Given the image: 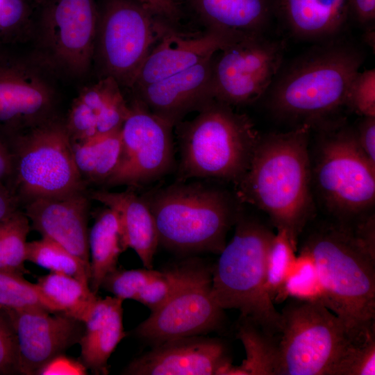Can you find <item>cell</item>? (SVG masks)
Here are the masks:
<instances>
[{"instance_id": "6da1fadb", "label": "cell", "mask_w": 375, "mask_h": 375, "mask_svg": "<svg viewBox=\"0 0 375 375\" xmlns=\"http://www.w3.org/2000/svg\"><path fill=\"white\" fill-rule=\"evenodd\" d=\"M365 58L358 44L340 35L317 42L282 65L264 94L267 109L294 127L319 128L334 122Z\"/></svg>"}, {"instance_id": "7a4b0ae2", "label": "cell", "mask_w": 375, "mask_h": 375, "mask_svg": "<svg viewBox=\"0 0 375 375\" xmlns=\"http://www.w3.org/2000/svg\"><path fill=\"white\" fill-rule=\"evenodd\" d=\"M311 127L260 136L249 169L235 184L240 203L264 211L297 245L315 212L308 144Z\"/></svg>"}, {"instance_id": "3957f363", "label": "cell", "mask_w": 375, "mask_h": 375, "mask_svg": "<svg viewBox=\"0 0 375 375\" xmlns=\"http://www.w3.org/2000/svg\"><path fill=\"white\" fill-rule=\"evenodd\" d=\"M303 249L312 257L323 304L358 342L374 330L375 257L347 222L326 224L311 233Z\"/></svg>"}, {"instance_id": "277c9868", "label": "cell", "mask_w": 375, "mask_h": 375, "mask_svg": "<svg viewBox=\"0 0 375 375\" xmlns=\"http://www.w3.org/2000/svg\"><path fill=\"white\" fill-rule=\"evenodd\" d=\"M142 197L154 219L159 244L181 253L219 254L241 211L235 194L206 180L177 181Z\"/></svg>"}, {"instance_id": "5b68a950", "label": "cell", "mask_w": 375, "mask_h": 375, "mask_svg": "<svg viewBox=\"0 0 375 375\" xmlns=\"http://www.w3.org/2000/svg\"><path fill=\"white\" fill-rule=\"evenodd\" d=\"M190 121L175 126L180 149L177 181L237 183L250 165L260 138L245 114L213 99Z\"/></svg>"}, {"instance_id": "8992f818", "label": "cell", "mask_w": 375, "mask_h": 375, "mask_svg": "<svg viewBox=\"0 0 375 375\" xmlns=\"http://www.w3.org/2000/svg\"><path fill=\"white\" fill-rule=\"evenodd\" d=\"M235 231L212 267V293L219 306L236 309L265 333L278 336L281 316L265 290L267 251L274 235L260 222L241 211Z\"/></svg>"}, {"instance_id": "52a82bcc", "label": "cell", "mask_w": 375, "mask_h": 375, "mask_svg": "<svg viewBox=\"0 0 375 375\" xmlns=\"http://www.w3.org/2000/svg\"><path fill=\"white\" fill-rule=\"evenodd\" d=\"M11 192L19 204L84 192L65 119L57 115L12 135Z\"/></svg>"}, {"instance_id": "ba28073f", "label": "cell", "mask_w": 375, "mask_h": 375, "mask_svg": "<svg viewBox=\"0 0 375 375\" xmlns=\"http://www.w3.org/2000/svg\"><path fill=\"white\" fill-rule=\"evenodd\" d=\"M281 316L276 375H333L354 343L342 320L322 303L296 299Z\"/></svg>"}, {"instance_id": "9c48e42d", "label": "cell", "mask_w": 375, "mask_h": 375, "mask_svg": "<svg viewBox=\"0 0 375 375\" xmlns=\"http://www.w3.org/2000/svg\"><path fill=\"white\" fill-rule=\"evenodd\" d=\"M171 23L138 0H106L98 10L93 56L101 77L131 88Z\"/></svg>"}, {"instance_id": "30bf717a", "label": "cell", "mask_w": 375, "mask_h": 375, "mask_svg": "<svg viewBox=\"0 0 375 375\" xmlns=\"http://www.w3.org/2000/svg\"><path fill=\"white\" fill-rule=\"evenodd\" d=\"M97 19L94 0H35L32 57L53 75L83 77L93 63Z\"/></svg>"}, {"instance_id": "8fae6325", "label": "cell", "mask_w": 375, "mask_h": 375, "mask_svg": "<svg viewBox=\"0 0 375 375\" xmlns=\"http://www.w3.org/2000/svg\"><path fill=\"white\" fill-rule=\"evenodd\" d=\"M322 132L314 168L317 191L327 208L348 221L363 215L375 201V165L360 149L355 129L338 121Z\"/></svg>"}, {"instance_id": "7c38bea8", "label": "cell", "mask_w": 375, "mask_h": 375, "mask_svg": "<svg viewBox=\"0 0 375 375\" xmlns=\"http://www.w3.org/2000/svg\"><path fill=\"white\" fill-rule=\"evenodd\" d=\"M284 52L283 41L265 35L228 42L212 56L214 99L234 106L264 96L283 65Z\"/></svg>"}, {"instance_id": "4fadbf2b", "label": "cell", "mask_w": 375, "mask_h": 375, "mask_svg": "<svg viewBox=\"0 0 375 375\" xmlns=\"http://www.w3.org/2000/svg\"><path fill=\"white\" fill-rule=\"evenodd\" d=\"M224 310L212 293V268L192 259L177 289L134 333L153 345L174 338L203 335L222 328Z\"/></svg>"}, {"instance_id": "5bb4252c", "label": "cell", "mask_w": 375, "mask_h": 375, "mask_svg": "<svg viewBox=\"0 0 375 375\" xmlns=\"http://www.w3.org/2000/svg\"><path fill=\"white\" fill-rule=\"evenodd\" d=\"M120 131L122 154L106 186L142 187L166 175L174 165V127L134 98Z\"/></svg>"}, {"instance_id": "9a60e30c", "label": "cell", "mask_w": 375, "mask_h": 375, "mask_svg": "<svg viewBox=\"0 0 375 375\" xmlns=\"http://www.w3.org/2000/svg\"><path fill=\"white\" fill-rule=\"evenodd\" d=\"M52 77L32 56L0 64V126L14 135L56 116Z\"/></svg>"}, {"instance_id": "2e32d148", "label": "cell", "mask_w": 375, "mask_h": 375, "mask_svg": "<svg viewBox=\"0 0 375 375\" xmlns=\"http://www.w3.org/2000/svg\"><path fill=\"white\" fill-rule=\"evenodd\" d=\"M5 310L16 333L22 374H38L53 358L79 344L84 332L83 322L62 312Z\"/></svg>"}, {"instance_id": "e0dca14e", "label": "cell", "mask_w": 375, "mask_h": 375, "mask_svg": "<svg viewBox=\"0 0 375 375\" xmlns=\"http://www.w3.org/2000/svg\"><path fill=\"white\" fill-rule=\"evenodd\" d=\"M232 363L217 338L194 335L174 338L131 361L122 371L131 375H222Z\"/></svg>"}, {"instance_id": "ac0fdd59", "label": "cell", "mask_w": 375, "mask_h": 375, "mask_svg": "<svg viewBox=\"0 0 375 375\" xmlns=\"http://www.w3.org/2000/svg\"><path fill=\"white\" fill-rule=\"evenodd\" d=\"M24 206L33 229L62 246L90 269L89 203L85 191L38 198Z\"/></svg>"}, {"instance_id": "d6986e66", "label": "cell", "mask_w": 375, "mask_h": 375, "mask_svg": "<svg viewBox=\"0 0 375 375\" xmlns=\"http://www.w3.org/2000/svg\"><path fill=\"white\" fill-rule=\"evenodd\" d=\"M212 56L169 77L133 89L134 98L175 126L187 114L199 111L214 99L211 89Z\"/></svg>"}, {"instance_id": "ffe728a7", "label": "cell", "mask_w": 375, "mask_h": 375, "mask_svg": "<svg viewBox=\"0 0 375 375\" xmlns=\"http://www.w3.org/2000/svg\"><path fill=\"white\" fill-rule=\"evenodd\" d=\"M118 82L111 76L83 88L74 99L65 124L72 142L119 132L129 112Z\"/></svg>"}, {"instance_id": "44dd1931", "label": "cell", "mask_w": 375, "mask_h": 375, "mask_svg": "<svg viewBox=\"0 0 375 375\" xmlns=\"http://www.w3.org/2000/svg\"><path fill=\"white\" fill-rule=\"evenodd\" d=\"M231 41L226 36L208 30L189 35L172 28L149 53L131 89L145 86L190 68L212 57Z\"/></svg>"}, {"instance_id": "7402d4cb", "label": "cell", "mask_w": 375, "mask_h": 375, "mask_svg": "<svg viewBox=\"0 0 375 375\" xmlns=\"http://www.w3.org/2000/svg\"><path fill=\"white\" fill-rule=\"evenodd\" d=\"M206 30L232 40L265 35L274 0H183Z\"/></svg>"}, {"instance_id": "603a6c76", "label": "cell", "mask_w": 375, "mask_h": 375, "mask_svg": "<svg viewBox=\"0 0 375 375\" xmlns=\"http://www.w3.org/2000/svg\"><path fill=\"white\" fill-rule=\"evenodd\" d=\"M274 12L294 38L319 42L340 35L349 16V0H274Z\"/></svg>"}, {"instance_id": "cb8c5ba5", "label": "cell", "mask_w": 375, "mask_h": 375, "mask_svg": "<svg viewBox=\"0 0 375 375\" xmlns=\"http://www.w3.org/2000/svg\"><path fill=\"white\" fill-rule=\"evenodd\" d=\"M90 198L117 214L126 249H133L144 267L152 269L159 244L158 234L153 215L142 195L132 190L120 192L96 190L90 194Z\"/></svg>"}, {"instance_id": "d4e9b609", "label": "cell", "mask_w": 375, "mask_h": 375, "mask_svg": "<svg viewBox=\"0 0 375 375\" xmlns=\"http://www.w3.org/2000/svg\"><path fill=\"white\" fill-rule=\"evenodd\" d=\"M123 301L115 296L98 297L84 322V332L79 342L80 360L95 374L108 373V360L126 336Z\"/></svg>"}, {"instance_id": "484cf974", "label": "cell", "mask_w": 375, "mask_h": 375, "mask_svg": "<svg viewBox=\"0 0 375 375\" xmlns=\"http://www.w3.org/2000/svg\"><path fill=\"white\" fill-rule=\"evenodd\" d=\"M181 280V272L176 267L163 271L117 267L105 277L101 288L122 300L137 301L152 312L168 300Z\"/></svg>"}, {"instance_id": "4316f807", "label": "cell", "mask_w": 375, "mask_h": 375, "mask_svg": "<svg viewBox=\"0 0 375 375\" xmlns=\"http://www.w3.org/2000/svg\"><path fill=\"white\" fill-rule=\"evenodd\" d=\"M90 276L89 285L95 294L105 277L117 267L120 254L127 249L117 214L106 207L94 216L88 233Z\"/></svg>"}, {"instance_id": "83f0119b", "label": "cell", "mask_w": 375, "mask_h": 375, "mask_svg": "<svg viewBox=\"0 0 375 375\" xmlns=\"http://www.w3.org/2000/svg\"><path fill=\"white\" fill-rule=\"evenodd\" d=\"M120 131L87 142H72L75 165L85 184L104 185L117 169L122 149Z\"/></svg>"}, {"instance_id": "f1b7e54d", "label": "cell", "mask_w": 375, "mask_h": 375, "mask_svg": "<svg viewBox=\"0 0 375 375\" xmlns=\"http://www.w3.org/2000/svg\"><path fill=\"white\" fill-rule=\"evenodd\" d=\"M241 320L237 337L244 347L246 358L240 365L231 363L223 375H276L278 336L267 334L248 320Z\"/></svg>"}, {"instance_id": "f546056e", "label": "cell", "mask_w": 375, "mask_h": 375, "mask_svg": "<svg viewBox=\"0 0 375 375\" xmlns=\"http://www.w3.org/2000/svg\"><path fill=\"white\" fill-rule=\"evenodd\" d=\"M36 284L60 312L83 323L98 298L89 285L64 274L51 272L39 277Z\"/></svg>"}, {"instance_id": "4dcf8cb0", "label": "cell", "mask_w": 375, "mask_h": 375, "mask_svg": "<svg viewBox=\"0 0 375 375\" xmlns=\"http://www.w3.org/2000/svg\"><path fill=\"white\" fill-rule=\"evenodd\" d=\"M26 261L51 272L64 274L89 285L90 269L62 246L48 238L27 242Z\"/></svg>"}, {"instance_id": "1f68e13d", "label": "cell", "mask_w": 375, "mask_h": 375, "mask_svg": "<svg viewBox=\"0 0 375 375\" xmlns=\"http://www.w3.org/2000/svg\"><path fill=\"white\" fill-rule=\"evenodd\" d=\"M24 275L0 271V308L13 310H42L60 312L39 286Z\"/></svg>"}, {"instance_id": "d6a6232c", "label": "cell", "mask_w": 375, "mask_h": 375, "mask_svg": "<svg viewBox=\"0 0 375 375\" xmlns=\"http://www.w3.org/2000/svg\"><path fill=\"white\" fill-rule=\"evenodd\" d=\"M29 220L18 210L0 222V271L21 275L28 273L25 268L26 238Z\"/></svg>"}, {"instance_id": "836d02e7", "label": "cell", "mask_w": 375, "mask_h": 375, "mask_svg": "<svg viewBox=\"0 0 375 375\" xmlns=\"http://www.w3.org/2000/svg\"><path fill=\"white\" fill-rule=\"evenodd\" d=\"M288 298L323 303L322 290L316 265L311 255L303 249L297 256L274 303L282 302Z\"/></svg>"}, {"instance_id": "e575fe53", "label": "cell", "mask_w": 375, "mask_h": 375, "mask_svg": "<svg viewBox=\"0 0 375 375\" xmlns=\"http://www.w3.org/2000/svg\"><path fill=\"white\" fill-rule=\"evenodd\" d=\"M294 244L285 230H277L270 242L266 258L265 290L274 303L295 262Z\"/></svg>"}, {"instance_id": "d590c367", "label": "cell", "mask_w": 375, "mask_h": 375, "mask_svg": "<svg viewBox=\"0 0 375 375\" xmlns=\"http://www.w3.org/2000/svg\"><path fill=\"white\" fill-rule=\"evenodd\" d=\"M375 332L351 344L341 357L333 375L375 374Z\"/></svg>"}, {"instance_id": "8d00e7d4", "label": "cell", "mask_w": 375, "mask_h": 375, "mask_svg": "<svg viewBox=\"0 0 375 375\" xmlns=\"http://www.w3.org/2000/svg\"><path fill=\"white\" fill-rule=\"evenodd\" d=\"M346 107L362 117H375V70L358 72L347 96Z\"/></svg>"}, {"instance_id": "74e56055", "label": "cell", "mask_w": 375, "mask_h": 375, "mask_svg": "<svg viewBox=\"0 0 375 375\" xmlns=\"http://www.w3.org/2000/svg\"><path fill=\"white\" fill-rule=\"evenodd\" d=\"M16 333L6 310L0 308V374L19 373Z\"/></svg>"}, {"instance_id": "f35d334b", "label": "cell", "mask_w": 375, "mask_h": 375, "mask_svg": "<svg viewBox=\"0 0 375 375\" xmlns=\"http://www.w3.org/2000/svg\"><path fill=\"white\" fill-rule=\"evenodd\" d=\"M33 13L25 0H0V31L21 28L31 39Z\"/></svg>"}, {"instance_id": "ab89813d", "label": "cell", "mask_w": 375, "mask_h": 375, "mask_svg": "<svg viewBox=\"0 0 375 375\" xmlns=\"http://www.w3.org/2000/svg\"><path fill=\"white\" fill-rule=\"evenodd\" d=\"M355 131L360 149L375 165V117H363Z\"/></svg>"}, {"instance_id": "60d3db41", "label": "cell", "mask_w": 375, "mask_h": 375, "mask_svg": "<svg viewBox=\"0 0 375 375\" xmlns=\"http://www.w3.org/2000/svg\"><path fill=\"white\" fill-rule=\"evenodd\" d=\"M87 368L81 360L59 355L47 362L38 374H85Z\"/></svg>"}, {"instance_id": "b9f144b4", "label": "cell", "mask_w": 375, "mask_h": 375, "mask_svg": "<svg viewBox=\"0 0 375 375\" xmlns=\"http://www.w3.org/2000/svg\"><path fill=\"white\" fill-rule=\"evenodd\" d=\"M349 11L365 30L374 28L375 0H349Z\"/></svg>"}, {"instance_id": "7bdbcfd3", "label": "cell", "mask_w": 375, "mask_h": 375, "mask_svg": "<svg viewBox=\"0 0 375 375\" xmlns=\"http://www.w3.org/2000/svg\"><path fill=\"white\" fill-rule=\"evenodd\" d=\"M375 222L374 215L360 217L353 227L351 226L356 237L365 246L369 253L375 257Z\"/></svg>"}, {"instance_id": "ee69618b", "label": "cell", "mask_w": 375, "mask_h": 375, "mask_svg": "<svg viewBox=\"0 0 375 375\" xmlns=\"http://www.w3.org/2000/svg\"><path fill=\"white\" fill-rule=\"evenodd\" d=\"M13 159L10 143L0 136V185L10 192Z\"/></svg>"}, {"instance_id": "f6af8a7d", "label": "cell", "mask_w": 375, "mask_h": 375, "mask_svg": "<svg viewBox=\"0 0 375 375\" xmlns=\"http://www.w3.org/2000/svg\"><path fill=\"white\" fill-rule=\"evenodd\" d=\"M170 22H177L181 15L178 3L174 0H138Z\"/></svg>"}, {"instance_id": "bcb514c9", "label": "cell", "mask_w": 375, "mask_h": 375, "mask_svg": "<svg viewBox=\"0 0 375 375\" xmlns=\"http://www.w3.org/2000/svg\"><path fill=\"white\" fill-rule=\"evenodd\" d=\"M19 203L6 188L0 185V222L19 210Z\"/></svg>"}, {"instance_id": "7dc6e473", "label": "cell", "mask_w": 375, "mask_h": 375, "mask_svg": "<svg viewBox=\"0 0 375 375\" xmlns=\"http://www.w3.org/2000/svg\"><path fill=\"white\" fill-rule=\"evenodd\" d=\"M174 1H176V0H174ZM176 2H177V1H176Z\"/></svg>"}]
</instances>
